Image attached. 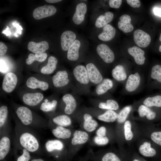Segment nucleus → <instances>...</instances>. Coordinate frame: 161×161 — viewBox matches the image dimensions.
Instances as JSON below:
<instances>
[{
	"label": "nucleus",
	"instance_id": "30",
	"mask_svg": "<svg viewBox=\"0 0 161 161\" xmlns=\"http://www.w3.org/2000/svg\"><path fill=\"white\" fill-rule=\"evenodd\" d=\"M64 145L62 142L59 140H49L45 144V148L49 152L55 151H61L64 149Z\"/></svg>",
	"mask_w": 161,
	"mask_h": 161
},
{
	"label": "nucleus",
	"instance_id": "8",
	"mask_svg": "<svg viewBox=\"0 0 161 161\" xmlns=\"http://www.w3.org/2000/svg\"><path fill=\"white\" fill-rule=\"evenodd\" d=\"M69 75L66 71H58L52 77L53 85L57 88L64 87L69 83Z\"/></svg>",
	"mask_w": 161,
	"mask_h": 161
},
{
	"label": "nucleus",
	"instance_id": "34",
	"mask_svg": "<svg viewBox=\"0 0 161 161\" xmlns=\"http://www.w3.org/2000/svg\"><path fill=\"white\" fill-rule=\"evenodd\" d=\"M47 57V54L45 52L35 54L30 53L28 55V58L25 60V62L29 65L32 64L35 61L41 62L45 61Z\"/></svg>",
	"mask_w": 161,
	"mask_h": 161
},
{
	"label": "nucleus",
	"instance_id": "56",
	"mask_svg": "<svg viewBox=\"0 0 161 161\" xmlns=\"http://www.w3.org/2000/svg\"><path fill=\"white\" fill-rule=\"evenodd\" d=\"M133 161H139V160L137 159H134L133 160Z\"/></svg>",
	"mask_w": 161,
	"mask_h": 161
},
{
	"label": "nucleus",
	"instance_id": "25",
	"mask_svg": "<svg viewBox=\"0 0 161 161\" xmlns=\"http://www.w3.org/2000/svg\"><path fill=\"white\" fill-rule=\"evenodd\" d=\"M51 131L53 135L59 139H67L72 135V132L69 129L61 126H56L52 129Z\"/></svg>",
	"mask_w": 161,
	"mask_h": 161
},
{
	"label": "nucleus",
	"instance_id": "31",
	"mask_svg": "<svg viewBox=\"0 0 161 161\" xmlns=\"http://www.w3.org/2000/svg\"><path fill=\"white\" fill-rule=\"evenodd\" d=\"M113 83L109 78H105L97 86L95 92L98 95H103L112 88Z\"/></svg>",
	"mask_w": 161,
	"mask_h": 161
},
{
	"label": "nucleus",
	"instance_id": "7",
	"mask_svg": "<svg viewBox=\"0 0 161 161\" xmlns=\"http://www.w3.org/2000/svg\"><path fill=\"white\" fill-rule=\"evenodd\" d=\"M97 52L103 61L106 63H111L114 59V55L109 47L105 44L99 45L96 48Z\"/></svg>",
	"mask_w": 161,
	"mask_h": 161
},
{
	"label": "nucleus",
	"instance_id": "20",
	"mask_svg": "<svg viewBox=\"0 0 161 161\" xmlns=\"http://www.w3.org/2000/svg\"><path fill=\"white\" fill-rule=\"evenodd\" d=\"M49 48V44L46 41H43L38 43L30 41L27 45L28 49L34 54L45 52Z\"/></svg>",
	"mask_w": 161,
	"mask_h": 161
},
{
	"label": "nucleus",
	"instance_id": "54",
	"mask_svg": "<svg viewBox=\"0 0 161 161\" xmlns=\"http://www.w3.org/2000/svg\"><path fill=\"white\" fill-rule=\"evenodd\" d=\"M31 161H44V160L42 159H35L32 160Z\"/></svg>",
	"mask_w": 161,
	"mask_h": 161
},
{
	"label": "nucleus",
	"instance_id": "18",
	"mask_svg": "<svg viewBox=\"0 0 161 161\" xmlns=\"http://www.w3.org/2000/svg\"><path fill=\"white\" fill-rule=\"evenodd\" d=\"M48 122L49 123H52L56 126L65 127L70 126L72 123L71 118L66 114L51 117L49 118Z\"/></svg>",
	"mask_w": 161,
	"mask_h": 161
},
{
	"label": "nucleus",
	"instance_id": "26",
	"mask_svg": "<svg viewBox=\"0 0 161 161\" xmlns=\"http://www.w3.org/2000/svg\"><path fill=\"white\" fill-rule=\"evenodd\" d=\"M80 41L75 40L70 47L67 52V58L72 61H76L79 57V50L80 46Z\"/></svg>",
	"mask_w": 161,
	"mask_h": 161
},
{
	"label": "nucleus",
	"instance_id": "36",
	"mask_svg": "<svg viewBox=\"0 0 161 161\" xmlns=\"http://www.w3.org/2000/svg\"><path fill=\"white\" fill-rule=\"evenodd\" d=\"M138 111L140 117H143L146 116L147 118L149 120L154 119L156 116L155 113L145 105H141L140 106Z\"/></svg>",
	"mask_w": 161,
	"mask_h": 161
},
{
	"label": "nucleus",
	"instance_id": "45",
	"mask_svg": "<svg viewBox=\"0 0 161 161\" xmlns=\"http://www.w3.org/2000/svg\"><path fill=\"white\" fill-rule=\"evenodd\" d=\"M151 138L154 142L161 146V131L153 132L151 134Z\"/></svg>",
	"mask_w": 161,
	"mask_h": 161
},
{
	"label": "nucleus",
	"instance_id": "5",
	"mask_svg": "<svg viewBox=\"0 0 161 161\" xmlns=\"http://www.w3.org/2000/svg\"><path fill=\"white\" fill-rule=\"evenodd\" d=\"M56 11V8L54 6L45 5L35 9L33 12V16L35 19L39 20L54 15Z\"/></svg>",
	"mask_w": 161,
	"mask_h": 161
},
{
	"label": "nucleus",
	"instance_id": "50",
	"mask_svg": "<svg viewBox=\"0 0 161 161\" xmlns=\"http://www.w3.org/2000/svg\"><path fill=\"white\" fill-rule=\"evenodd\" d=\"M13 25L14 27H16L17 29L16 32L20 34H21L22 33L21 30H23L21 26L15 22L13 23Z\"/></svg>",
	"mask_w": 161,
	"mask_h": 161
},
{
	"label": "nucleus",
	"instance_id": "44",
	"mask_svg": "<svg viewBox=\"0 0 161 161\" xmlns=\"http://www.w3.org/2000/svg\"><path fill=\"white\" fill-rule=\"evenodd\" d=\"M94 141L95 143L98 145H105L107 144L109 141L108 138L105 136H96L94 138Z\"/></svg>",
	"mask_w": 161,
	"mask_h": 161
},
{
	"label": "nucleus",
	"instance_id": "6",
	"mask_svg": "<svg viewBox=\"0 0 161 161\" xmlns=\"http://www.w3.org/2000/svg\"><path fill=\"white\" fill-rule=\"evenodd\" d=\"M9 110L5 105L0 106V136L7 132H10L8 120Z\"/></svg>",
	"mask_w": 161,
	"mask_h": 161
},
{
	"label": "nucleus",
	"instance_id": "2",
	"mask_svg": "<svg viewBox=\"0 0 161 161\" xmlns=\"http://www.w3.org/2000/svg\"><path fill=\"white\" fill-rule=\"evenodd\" d=\"M10 105L15 115L23 125L32 129H45L49 127L47 120L25 106L17 104L14 102Z\"/></svg>",
	"mask_w": 161,
	"mask_h": 161
},
{
	"label": "nucleus",
	"instance_id": "3",
	"mask_svg": "<svg viewBox=\"0 0 161 161\" xmlns=\"http://www.w3.org/2000/svg\"><path fill=\"white\" fill-rule=\"evenodd\" d=\"M21 100L25 106L38 109L44 99V94L40 92H25L21 95Z\"/></svg>",
	"mask_w": 161,
	"mask_h": 161
},
{
	"label": "nucleus",
	"instance_id": "43",
	"mask_svg": "<svg viewBox=\"0 0 161 161\" xmlns=\"http://www.w3.org/2000/svg\"><path fill=\"white\" fill-rule=\"evenodd\" d=\"M30 152L27 150L22 147L21 154L18 157L17 161H29L31 158Z\"/></svg>",
	"mask_w": 161,
	"mask_h": 161
},
{
	"label": "nucleus",
	"instance_id": "46",
	"mask_svg": "<svg viewBox=\"0 0 161 161\" xmlns=\"http://www.w3.org/2000/svg\"><path fill=\"white\" fill-rule=\"evenodd\" d=\"M122 3L121 0H110L109 1V4L110 7L114 8H119Z\"/></svg>",
	"mask_w": 161,
	"mask_h": 161
},
{
	"label": "nucleus",
	"instance_id": "10",
	"mask_svg": "<svg viewBox=\"0 0 161 161\" xmlns=\"http://www.w3.org/2000/svg\"><path fill=\"white\" fill-rule=\"evenodd\" d=\"M26 85L30 89H39L42 91L47 90L49 87V84L47 82L39 79L33 76H31L27 79Z\"/></svg>",
	"mask_w": 161,
	"mask_h": 161
},
{
	"label": "nucleus",
	"instance_id": "17",
	"mask_svg": "<svg viewBox=\"0 0 161 161\" xmlns=\"http://www.w3.org/2000/svg\"><path fill=\"white\" fill-rule=\"evenodd\" d=\"M129 54L134 58L135 62L138 65L144 64L145 60L144 51L140 47L134 46L129 48L128 49Z\"/></svg>",
	"mask_w": 161,
	"mask_h": 161
},
{
	"label": "nucleus",
	"instance_id": "21",
	"mask_svg": "<svg viewBox=\"0 0 161 161\" xmlns=\"http://www.w3.org/2000/svg\"><path fill=\"white\" fill-rule=\"evenodd\" d=\"M58 104L55 99L51 100L50 98H44L37 109L46 113L51 112L55 109Z\"/></svg>",
	"mask_w": 161,
	"mask_h": 161
},
{
	"label": "nucleus",
	"instance_id": "1",
	"mask_svg": "<svg viewBox=\"0 0 161 161\" xmlns=\"http://www.w3.org/2000/svg\"><path fill=\"white\" fill-rule=\"evenodd\" d=\"M13 116L15 124L14 139L29 152L40 151L41 147L39 139L32 129L22 124L14 113Z\"/></svg>",
	"mask_w": 161,
	"mask_h": 161
},
{
	"label": "nucleus",
	"instance_id": "14",
	"mask_svg": "<svg viewBox=\"0 0 161 161\" xmlns=\"http://www.w3.org/2000/svg\"><path fill=\"white\" fill-rule=\"evenodd\" d=\"M75 34L70 30L64 32L61 37V43L62 49L64 51L68 50L75 40Z\"/></svg>",
	"mask_w": 161,
	"mask_h": 161
},
{
	"label": "nucleus",
	"instance_id": "49",
	"mask_svg": "<svg viewBox=\"0 0 161 161\" xmlns=\"http://www.w3.org/2000/svg\"><path fill=\"white\" fill-rule=\"evenodd\" d=\"M7 48L6 45L2 42H0V55L2 56L7 52Z\"/></svg>",
	"mask_w": 161,
	"mask_h": 161
},
{
	"label": "nucleus",
	"instance_id": "22",
	"mask_svg": "<svg viewBox=\"0 0 161 161\" xmlns=\"http://www.w3.org/2000/svg\"><path fill=\"white\" fill-rule=\"evenodd\" d=\"M140 78L138 72L134 74L130 75L127 80L125 89L129 92L135 91L139 86L140 84Z\"/></svg>",
	"mask_w": 161,
	"mask_h": 161
},
{
	"label": "nucleus",
	"instance_id": "27",
	"mask_svg": "<svg viewBox=\"0 0 161 161\" xmlns=\"http://www.w3.org/2000/svg\"><path fill=\"white\" fill-rule=\"evenodd\" d=\"M89 138L88 134L86 132L76 130L74 133L71 143L73 145L83 144L88 141Z\"/></svg>",
	"mask_w": 161,
	"mask_h": 161
},
{
	"label": "nucleus",
	"instance_id": "39",
	"mask_svg": "<svg viewBox=\"0 0 161 161\" xmlns=\"http://www.w3.org/2000/svg\"><path fill=\"white\" fill-rule=\"evenodd\" d=\"M151 77L161 82V65L157 64L154 66L151 69Z\"/></svg>",
	"mask_w": 161,
	"mask_h": 161
},
{
	"label": "nucleus",
	"instance_id": "41",
	"mask_svg": "<svg viewBox=\"0 0 161 161\" xmlns=\"http://www.w3.org/2000/svg\"><path fill=\"white\" fill-rule=\"evenodd\" d=\"M124 133L125 139L126 140H130L133 137V134L131 131V124L130 121L127 120L125 123L124 126Z\"/></svg>",
	"mask_w": 161,
	"mask_h": 161
},
{
	"label": "nucleus",
	"instance_id": "16",
	"mask_svg": "<svg viewBox=\"0 0 161 161\" xmlns=\"http://www.w3.org/2000/svg\"><path fill=\"white\" fill-rule=\"evenodd\" d=\"M87 10V6L84 3L78 4L75 12L72 17V20L76 24L79 25L83 21Z\"/></svg>",
	"mask_w": 161,
	"mask_h": 161
},
{
	"label": "nucleus",
	"instance_id": "33",
	"mask_svg": "<svg viewBox=\"0 0 161 161\" xmlns=\"http://www.w3.org/2000/svg\"><path fill=\"white\" fill-rule=\"evenodd\" d=\"M119 114L112 110H108L103 114L99 115L98 119L106 122H112L118 118Z\"/></svg>",
	"mask_w": 161,
	"mask_h": 161
},
{
	"label": "nucleus",
	"instance_id": "38",
	"mask_svg": "<svg viewBox=\"0 0 161 161\" xmlns=\"http://www.w3.org/2000/svg\"><path fill=\"white\" fill-rule=\"evenodd\" d=\"M98 107L100 108L108 110H116L119 108L117 103L115 100L109 99L106 102H101L99 103Z\"/></svg>",
	"mask_w": 161,
	"mask_h": 161
},
{
	"label": "nucleus",
	"instance_id": "32",
	"mask_svg": "<svg viewBox=\"0 0 161 161\" xmlns=\"http://www.w3.org/2000/svg\"><path fill=\"white\" fill-rule=\"evenodd\" d=\"M112 77L118 81H123L127 78V74L123 66L120 65L116 66L112 70Z\"/></svg>",
	"mask_w": 161,
	"mask_h": 161
},
{
	"label": "nucleus",
	"instance_id": "52",
	"mask_svg": "<svg viewBox=\"0 0 161 161\" xmlns=\"http://www.w3.org/2000/svg\"><path fill=\"white\" fill-rule=\"evenodd\" d=\"M7 27L6 29L2 31V33L5 34L7 36L10 35L11 33L9 27L7 26Z\"/></svg>",
	"mask_w": 161,
	"mask_h": 161
},
{
	"label": "nucleus",
	"instance_id": "13",
	"mask_svg": "<svg viewBox=\"0 0 161 161\" xmlns=\"http://www.w3.org/2000/svg\"><path fill=\"white\" fill-rule=\"evenodd\" d=\"M73 75L76 80L80 83L88 84L89 80L86 67L82 65L76 66L73 70Z\"/></svg>",
	"mask_w": 161,
	"mask_h": 161
},
{
	"label": "nucleus",
	"instance_id": "37",
	"mask_svg": "<svg viewBox=\"0 0 161 161\" xmlns=\"http://www.w3.org/2000/svg\"><path fill=\"white\" fill-rule=\"evenodd\" d=\"M143 103L147 107H161V95H157L152 97H148L144 100Z\"/></svg>",
	"mask_w": 161,
	"mask_h": 161
},
{
	"label": "nucleus",
	"instance_id": "35",
	"mask_svg": "<svg viewBox=\"0 0 161 161\" xmlns=\"http://www.w3.org/2000/svg\"><path fill=\"white\" fill-rule=\"evenodd\" d=\"M139 151L142 155L146 157H152L156 154L155 150L151 148V144L147 142L144 143L140 146Z\"/></svg>",
	"mask_w": 161,
	"mask_h": 161
},
{
	"label": "nucleus",
	"instance_id": "51",
	"mask_svg": "<svg viewBox=\"0 0 161 161\" xmlns=\"http://www.w3.org/2000/svg\"><path fill=\"white\" fill-rule=\"evenodd\" d=\"M153 12L155 15L161 17V9L158 8H154Z\"/></svg>",
	"mask_w": 161,
	"mask_h": 161
},
{
	"label": "nucleus",
	"instance_id": "55",
	"mask_svg": "<svg viewBox=\"0 0 161 161\" xmlns=\"http://www.w3.org/2000/svg\"><path fill=\"white\" fill-rule=\"evenodd\" d=\"M159 40L161 41V33H160V36L159 38ZM159 51L160 52H161V45L160 46L159 48Z\"/></svg>",
	"mask_w": 161,
	"mask_h": 161
},
{
	"label": "nucleus",
	"instance_id": "29",
	"mask_svg": "<svg viewBox=\"0 0 161 161\" xmlns=\"http://www.w3.org/2000/svg\"><path fill=\"white\" fill-rule=\"evenodd\" d=\"M83 127L87 131L91 132L95 130L98 124L97 122L93 119L92 116L88 113L83 115Z\"/></svg>",
	"mask_w": 161,
	"mask_h": 161
},
{
	"label": "nucleus",
	"instance_id": "12",
	"mask_svg": "<svg viewBox=\"0 0 161 161\" xmlns=\"http://www.w3.org/2000/svg\"><path fill=\"white\" fill-rule=\"evenodd\" d=\"M0 160H3L9 152L11 147V138L9 132L0 136Z\"/></svg>",
	"mask_w": 161,
	"mask_h": 161
},
{
	"label": "nucleus",
	"instance_id": "40",
	"mask_svg": "<svg viewBox=\"0 0 161 161\" xmlns=\"http://www.w3.org/2000/svg\"><path fill=\"white\" fill-rule=\"evenodd\" d=\"M131 110V107L127 106L123 109L119 114V117L117 119L118 122L122 123L124 122L127 118Z\"/></svg>",
	"mask_w": 161,
	"mask_h": 161
},
{
	"label": "nucleus",
	"instance_id": "24",
	"mask_svg": "<svg viewBox=\"0 0 161 161\" xmlns=\"http://www.w3.org/2000/svg\"><path fill=\"white\" fill-rule=\"evenodd\" d=\"M58 62V60L56 58L52 56H50L47 64L41 69V73L47 75L52 74L56 68Z\"/></svg>",
	"mask_w": 161,
	"mask_h": 161
},
{
	"label": "nucleus",
	"instance_id": "23",
	"mask_svg": "<svg viewBox=\"0 0 161 161\" xmlns=\"http://www.w3.org/2000/svg\"><path fill=\"white\" fill-rule=\"evenodd\" d=\"M116 32L114 27L109 24H108L103 27V31L98 35L99 39L103 41H109L115 36Z\"/></svg>",
	"mask_w": 161,
	"mask_h": 161
},
{
	"label": "nucleus",
	"instance_id": "47",
	"mask_svg": "<svg viewBox=\"0 0 161 161\" xmlns=\"http://www.w3.org/2000/svg\"><path fill=\"white\" fill-rule=\"evenodd\" d=\"M127 3L133 8L139 7L140 6V2L139 0H126Z\"/></svg>",
	"mask_w": 161,
	"mask_h": 161
},
{
	"label": "nucleus",
	"instance_id": "19",
	"mask_svg": "<svg viewBox=\"0 0 161 161\" xmlns=\"http://www.w3.org/2000/svg\"><path fill=\"white\" fill-rule=\"evenodd\" d=\"M120 21L118 23L119 28L125 33L131 32L134 29V27L131 23V19L130 16L127 14L121 16Z\"/></svg>",
	"mask_w": 161,
	"mask_h": 161
},
{
	"label": "nucleus",
	"instance_id": "15",
	"mask_svg": "<svg viewBox=\"0 0 161 161\" xmlns=\"http://www.w3.org/2000/svg\"><path fill=\"white\" fill-rule=\"evenodd\" d=\"M62 100L65 105L64 109L65 113L67 115L72 114L77 106L76 101L74 96L71 94H66L63 96Z\"/></svg>",
	"mask_w": 161,
	"mask_h": 161
},
{
	"label": "nucleus",
	"instance_id": "4",
	"mask_svg": "<svg viewBox=\"0 0 161 161\" xmlns=\"http://www.w3.org/2000/svg\"><path fill=\"white\" fill-rule=\"evenodd\" d=\"M17 75L13 72H9L4 75L2 83V88L7 93L12 92L16 89L18 83Z\"/></svg>",
	"mask_w": 161,
	"mask_h": 161
},
{
	"label": "nucleus",
	"instance_id": "11",
	"mask_svg": "<svg viewBox=\"0 0 161 161\" xmlns=\"http://www.w3.org/2000/svg\"><path fill=\"white\" fill-rule=\"evenodd\" d=\"M88 77L90 81L92 83L98 84L103 80V76L95 65L90 63L86 66Z\"/></svg>",
	"mask_w": 161,
	"mask_h": 161
},
{
	"label": "nucleus",
	"instance_id": "42",
	"mask_svg": "<svg viewBox=\"0 0 161 161\" xmlns=\"http://www.w3.org/2000/svg\"><path fill=\"white\" fill-rule=\"evenodd\" d=\"M102 161H121L118 157L112 152H108L104 154L101 159Z\"/></svg>",
	"mask_w": 161,
	"mask_h": 161
},
{
	"label": "nucleus",
	"instance_id": "53",
	"mask_svg": "<svg viewBox=\"0 0 161 161\" xmlns=\"http://www.w3.org/2000/svg\"><path fill=\"white\" fill-rule=\"evenodd\" d=\"M47 2L49 3H55L62 1L61 0H46Z\"/></svg>",
	"mask_w": 161,
	"mask_h": 161
},
{
	"label": "nucleus",
	"instance_id": "28",
	"mask_svg": "<svg viewBox=\"0 0 161 161\" xmlns=\"http://www.w3.org/2000/svg\"><path fill=\"white\" fill-rule=\"evenodd\" d=\"M114 17L113 13L110 11L107 12L100 15L97 18L95 26L98 28L103 27L111 22Z\"/></svg>",
	"mask_w": 161,
	"mask_h": 161
},
{
	"label": "nucleus",
	"instance_id": "48",
	"mask_svg": "<svg viewBox=\"0 0 161 161\" xmlns=\"http://www.w3.org/2000/svg\"><path fill=\"white\" fill-rule=\"evenodd\" d=\"M106 129L103 126L100 127L96 131L97 136L100 137H104L106 135Z\"/></svg>",
	"mask_w": 161,
	"mask_h": 161
},
{
	"label": "nucleus",
	"instance_id": "9",
	"mask_svg": "<svg viewBox=\"0 0 161 161\" xmlns=\"http://www.w3.org/2000/svg\"><path fill=\"white\" fill-rule=\"evenodd\" d=\"M134 41L137 45L141 47H148L151 41L150 35L140 29L135 30L133 34Z\"/></svg>",
	"mask_w": 161,
	"mask_h": 161
}]
</instances>
